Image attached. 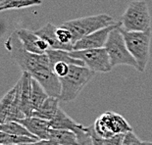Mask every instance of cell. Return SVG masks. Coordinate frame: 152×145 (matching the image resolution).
I'll return each mask as SVG.
<instances>
[{
	"label": "cell",
	"instance_id": "cell-1",
	"mask_svg": "<svg viewBox=\"0 0 152 145\" xmlns=\"http://www.w3.org/2000/svg\"><path fill=\"white\" fill-rule=\"evenodd\" d=\"M5 47L12 60L17 64L23 73L31 74L40 67H50L47 53L34 54L26 50L18 36L17 31H13L5 42Z\"/></svg>",
	"mask_w": 152,
	"mask_h": 145
},
{
	"label": "cell",
	"instance_id": "cell-2",
	"mask_svg": "<svg viewBox=\"0 0 152 145\" xmlns=\"http://www.w3.org/2000/svg\"><path fill=\"white\" fill-rule=\"evenodd\" d=\"M116 23L117 22H115L111 16L107 14H98L67 21L63 23L62 27L68 28L72 33L73 42L75 45L77 41L85 36L115 25Z\"/></svg>",
	"mask_w": 152,
	"mask_h": 145
},
{
	"label": "cell",
	"instance_id": "cell-3",
	"mask_svg": "<svg viewBox=\"0 0 152 145\" xmlns=\"http://www.w3.org/2000/svg\"><path fill=\"white\" fill-rule=\"evenodd\" d=\"M132 56L137 63V71L143 73L150 58L151 30L146 31H127L120 28Z\"/></svg>",
	"mask_w": 152,
	"mask_h": 145
},
{
	"label": "cell",
	"instance_id": "cell-4",
	"mask_svg": "<svg viewBox=\"0 0 152 145\" xmlns=\"http://www.w3.org/2000/svg\"><path fill=\"white\" fill-rule=\"evenodd\" d=\"M95 73L88 68L71 65L68 75L60 79L62 91H61L60 101L71 102L77 97L83 87L93 79Z\"/></svg>",
	"mask_w": 152,
	"mask_h": 145
},
{
	"label": "cell",
	"instance_id": "cell-5",
	"mask_svg": "<svg viewBox=\"0 0 152 145\" xmlns=\"http://www.w3.org/2000/svg\"><path fill=\"white\" fill-rule=\"evenodd\" d=\"M122 28L127 31H146L151 30V16L147 3L134 0L129 3L121 17Z\"/></svg>",
	"mask_w": 152,
	"mask_h": 145
},
{
	"label": "cell",
	"instance_id": "cell-6",
	"mask_svg": "<svg viewBox=\"0 0 152 145\" xmlns=\"http://www.w3.org/2000/svg\"><path fill=\"white\" fill-rule=\"evenodd\" d=\"M121 27L116 28L111 31L104 48L107 51L113 68L120 65H127L137 71V63L128 49L125 38L120 31Z\"/></svg>",
	"mask_w": 152,
	"mask_h": 145
},
{
	"label": "cell",
	"instance_id": "cell-7",
	"mask_svg": "<svg viewBox=\"0 0 152 145\" xmlns=\"http://www.w3.org/2000/svg\"><path fill=\"white\" fill-rule=\"evenodd\" d=\"M96 134L102 139L113 136L115 134L127 133L132 131V127L123 116L114 112H105L96 119L93 124Z\"/></svg>",
	"mask_w": 152,
	"mask_h": 145
},
{
	"label": "cell",
	"instance_id": "cell-8",
	"mask_svg": "<svg viewBox=\"0 0 152 145\" xmlns=\"http://www.w3.org/2000/svg\"><path fill=\"white\" fill-rule=\"evenodd\" d=\"M69 53L73 58L83 61L86 67L94 73H109L113 69L105 48L74 50Z\"/></svg>",
	"mask_w": 152,
	"mask_h": 145
},
{
	"label": "cell",
	"instance_id": "cell-9",
	"mask_svg": "<svg viewBox=\"0 0 152 145\" xmlns=\"http://www.w3.org/2000/svg\"><path fill=\"white\" fill-rule=\"evenodd\" d=\"M31 78L42 86L46 93L51 97L60 98L62 85L60 79L55 75L50 67H40L31 74Z\"/></svg>",
	"mask_w": 152,
	"mask_h": 145
},
{
	"label": "cell",
	"instance_id": "cell-10",
	"mask_svg": "<svg viewBox=\"0 0 152 145\" xmlns=\"http://www.w3.org/2000/svg\"><path fill=\"white\" fill-rule=\"evenodd\" d=\"M121 22H117L115 25L102 28V30H99L95 31V33L87 35V36H85L74 45V50H87L104 48L111 31L115 30L116 28L121 27Z\"/></svg>",
	"mask_w": 152,
	"mask_h": 145
},
{
	"label": "cell",
	"instance_id": "cell-11",
	"mask_svg": "<svg viewBox=\"0 0 152 145\" xmlns=\"http://www.w3.org/2000/svg\"><path fill=\"white\" fill-rule=\"evenodd\" d=\"M17 34L26 50L28 52L34 54H45L48 50H50L48 43L42 38L37 36L34 31L20 28L17 30Z\"/></svg>",
	"mask_w": 152,
	"mask_h": 145
},
{
	"label": "cell",
	"instance_id": "cell-12",
	"mask_svg": "<svg viewBox=\"0 0 152 145\" xmlns=\"http://www.w3.org/2000/svg\"><path fill=\"white\" fill-rule=\"evenodd\" d=\"M19 95L21 100V108L26 117H31L33 114V107L31 101V76L28 73H23L21 79L18 80Z\"/></svg>",
	"mask_w": 152,
	"mask_h": 145
},
{
	"label": "cell",
	"instance_id": "cell-13",
	"mask_svg": "<svg viewBox=\"0 0 152 145\" xmlns=\"http://www.w3.org/2000/svg\"><path fill=\"white\" fill-rule=\"evenodd\" d=\"M16 122H19L23 125H25L27 130L39 140L48 139L49 137V131L51 128L48 121H44L34 117H28Z\"/></svg>",
	"mask_w": 152,
	"mask_h": 145
},
{
	"label": "cell",
	"instance_id": "cell-14",
	"mask_svg": "<svg viewBox=\"0 0 152 145\" xmlns=\"http://www.w3.org/2000/svg\"><path fill=\"white\" fill-rule=\"evenodd\" d=\"M56 30L57 27L51 23H47L46 25H44L43 27L38 28L34 31L37 34V36L42 38L48 43L50 47V50H64L68 51V52H72L74 51L72 48L65 46L62 43H60V41L58 40L57 35H56Z\"/></svg>",
	"mask_w": 152,
	"mask_h": 145
},
{
	"label": "cell",
	"instance_id": "cell-15",
	"mask_svg": "<svg viewBox=\"0 0 152 145\" xmlns=\"http://www.w3.org/2000/svg\"><path fill=\"white\" fill-rule=\"evenodd\" d=\"M49 125L50 128H54V130H72L76 133H77L85 128L80 124L77 123L75 120H73L62 108H59L55 117L51 121H49Z\"/></svg>",
	"mask_w": 152,
	"mask_h": 145
},
{
	"label": "cell",
	"instance_id": "cell-16",
	"mask_svg": "<svg viewBox=\"0 0 152 145\" xmlns=\"http://www.w3.org/2000/svg\"><path fill=\"white\" fill-rule=\"evenodd\" d=\"M59 101H60L59 98L49 96L39 109L33 112L31 117L38 118L48 122L51 121L55 117V115L57 114V112L60 108Z\"/></svg>",
	"mask_w": 152,
	"mask_h": 145
},
{
	"label": "cell",
	"instance_id": "cell-17",
	"mask_svg": "<svg viewBox=\"0 0 152 145\" xmlns=\"http://www.w3.org/2000/svg\"><path fill=\"white\" fill-rule=\"evenodd\" d=\"M48 139L60 145H80L79 136L72 130L50 128Z\"/></svg>",
	"mask_w": 152,
	"mask_h": 145
},
{
	"label": "cell",
	"instance_id": "cell-18",
	"mask_svg": "<svg viewBox=\"0 0 152 145\" xmlns=\"http://www.w3.org/2000/svg\"><path fill=\"white\" fill-rule=\"evenodd\" d=\"M47 55L49 57L50 61V68L52 69V67L58 62H66L70 65H77V66H82L86 67L85 63L83 61H80L76 58H73L70 55V53L68 51L64 50H48Z\"/></svg>",
	"mask_w": 152,
	"mask_h": 145
},
{
	"label": "cell",
	"instance_id": "cell-19",
	"mask_svg": "<svg viewBox=\"0 0 152 145\" xmlns=\"http://www.w3.org/2000/svg\"><path fill=\"white\" fill-rule=\"evenodd\" d=\"M48 97H49V95L46 93L44 88L38 83V82L31 78V107H33V112L39 109Z\"/></svg>",
	"mask_w": 152,
	"mask_h": 145
},
{
	"label": "cell",
	"instance_id": "cell-20",
	"mask_svg": "<svg viewBox=\"0 0 152 145\" xmlns=\"http://www.w3.org/2000/svg\"><path fill=\"white\" fill-rule=\"evenodd\" d=\"M17 90H18V86L17 85H15L3 96L1 102H0V121H1V124L6 123L9 112L11 110L13 102H14L16 94H17Z\"/></svg>",
	"mask_w": 152,
	"mask_h": 145
},
{
	"label": "cell",
	"instance_id": "cell-21",
	"mask_svg": "<svg viewBox=\"0 0 152 145\" xmlns=\"http://www.w3.org/2000/svg\"><path fill=\"white\" fill-rule=\"evenodd\" d=\"M42 4V0H5L0 3V10H20V9L38 6Z\"/></svg>",
	"mask_w": 152,
	"mask_h": 145
},
{
	"label": "cell",
	"instance_id": "cell-22",
	"mask_svg": "<svg viewBox=\"0 0 152 145\" xmlns=\"http://www.w3.org/2000/svg\"><path fill=\"white\" fill-rule=\"evenodd\" d=\"M0 131L8 133V134H12V135H19V136H28V137L37 138L27 130V128H26L25 125H23L22 124L19 123V122H16V121L7 122V123H5V124H1V125H0ZM37 139H38V138H37Z\"/></svg>",
	"mask_w": 152,
	"mask_h": 145
},
{
	"label": "cell",
	"instance_id": "cell-23",
	"mask_svg": "<svg viewBox=\"0 0 152 145\" xmlns=\"http://www.w3.org/2000/svg\"><path fill=\"white\" fill-rule=\"evenodd\" d=\"M37 141H38V139H37V138L12 135L0 131V144L3 145H27L34 143Z\"/></svg>",
	"mask_w": 152,
	"mask_h": 145
},
{
	"label": "cell",
	"instance_id": "cell-24",
	"mask_svg": "<svg viewBox=\"0 0 152 145\" xmlns=\"http://www.w3.org/2000/svg\"><path fill=\"white\" fill-rule=\"evenodd\" d=\"M56 35H57L58 40L60 41V43H62L63 45H65V46L72 48V49L74 50L73 34L69 30H68V28H64V27L57 28Z\"/></svg>",
	"mask_w": 152,
	"mask_h": 145
},
{
	"label": "cell",
	"instance_id": "cell-25",
	"mask_svg": "<svg viewBox=\"0 0 152 145\" xmlns=\"http://www.w3.org/2000/svg\"><path fill=\"white\" fill-rule=\"evenodd\" d=\"M70 64H68L66 62H58L52 67V70L54 74L56 75L59 79H62L64 77H66L68 75L70 71Z\"/></svg>",
	"mask_w": 152,
	"mask_h": 145
},
{
	"label": "cell",
	"instance_id": "cell-26",
	"mask_svg": "<svg viewBox=\"0 0 152 145\" xmlns=\"http://www.w3.org/2000/svg\"><path fill=\"white\" fill-rule=\"evenodd\" d=\"M142 142L143 141H141L137 135L132 130L125 134L123 145H142Z\"/></svg>",
	"mask_w": 152,
	"mask_h": 145
},
{
	"label": "cell",
	"instance_id": "cell-27",
	"mask_svg": "<svg viewBox=\"0 0 152 145\" xmlns=\"http://www.w3.org/2000/svg\"><path fill=\"white\" fill-rule=\"evenodd\" d=\"M126 133H120L115 134L113 136L107 138L104 140V145H123V141H124Z\"/></svg>",
	"mask_w": 152,
	"mask_h": 145
},
{
	"label": "cell",
	"instance_id": "cell-28",
	"mask_svg": "<svg viewBox=\"0 0 152 145\" xmlns=\"http://www.w3.org/2000/svg\"><path fill=\"white\" fill-rule=\"evenodd\" d=\"M27 145H60L54 141L50 140V139H45V140H38L34 143H31V144H27Z\"/></svg>",
	"mask_w": 152,
	"mask_h": 145
},
{
	"label": "cell",
	"instance_id": "cell-29",
	"mask_svg": "<svg viewBox=\"0 0 152 145\" xmlns=\"http://www.w3.org/2000/svg\"><path fill=\"white\" fill-rule=\"evenodd\" d=\"M142 145H152V142L151 141H143Z\"/></svg>",
	"mask_w": 152,
	"mask_h": 145
},
{
	"label": "cell",
	"instance_id": "cell-30",
	"mask_svg": "<svg viewBox=\"0 0 152 145\" xmlns=\"http://www.w3.org/2000/svg\"><path fill=\"white\" fill-rule=\"evenodd\" d=\"M5 0H0V3H2V2H4Z\"/></svg>",
	"mask_w": 152,
	"mask_h": 145
},
{
	"label": "cell",
	"instance_id": "cell-31",
	"mask_svg": "<svg viewBox=\"0 0 152 145\" xmlns=\"http://www.w3.org/2000/svg\"><path fill=\"white\" fill-rule=\"evenodd\" d=\"M0 145H3V144H0Z\"/></svg>",
	"mask_w": 152,
	"mask_h": 145
}]
</instances>
